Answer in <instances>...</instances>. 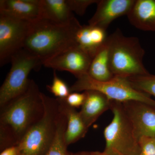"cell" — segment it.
<instances>
[{
  "mask_svg": "<svg viewBox=\"0 0 155 155\" xmlns=\"http://www.w3.org/2000/svg\"><path fill=\"white\" fill-rule=\"evenodd\" d=\"M41 93L30 79L27 88L0 108V151L19 144L31 127L41 118L44 107Z\"/></svg>",
  "mask_w": 155,
  "mask_h": 155,
  "instance_id": "6da1fadb",
  "label": "cell"
},
{
  "mask_svg": "<svg viewBox=\"0 0 155 155\" xmlns=\"http://www.w3.org/2000/svg\"><path fill=\"white\" fill-rule=\"evenodd\" d=\"M81 25L76 18L58 23L42 18L31 21L23 48L44 63L76 45L75 36Z\"/></svg>",
  "mask_w": 155,
  "mask_h": 155,
  "instance_id": "7a4b0ae2",
  "label": "cell"
},
{
  "mask_svg": "<svg viewBox=\"0 0 155 155\" xmlns=\"http://www.w3.org/2000/svg\"><path fill=\"white\" fill-rule=\"evenodd\" d=\"M109 65L114 76L127 78L150 74L143 65L144 49L138 38L125 36L120 29L108 36Z\"/></svg>",
  "mask_w": 155,
  "mask_h": 155,
  "instance_id": "3957f363",
  "label": "cell"
},
{
  "mask_svg": "<svg viewBox=\"0 0 155 155\" xmlns=\"http://www.w3.org/2000/svg\"><path fill=\"white\" fill-rule=\"evenodd\" d=\"M43 115L27 132L17 147V155H45L52 144L60 114L57 98L41 93Z\"/></svg>",
  "mask_w": 155,
  "mask_h": 155,
  "instance_id": "277c9868",
  "label": "cell"
},
{
  "mask_svg": "<svg viewBox=\"0 0 155 155\" xmlns=\"http://www.w3.org/2000/svg\"><path fill=\"white\" fill-rule=\"evenodd\" d=\"M113 118L104 128V151L111 155H140V140L123 109L122 103L111 101Z\"/></svg>",
  "mask_w": 155,
  "mask_h": 155,
  "instance_id": "5b68a950",
  "label": "cell"
},
{
  "mask_svg": "<svg viewBox=\"0 0 155 155\" xmlns=\"http://www.w3.org/2000/svg\"><path fill=\"white\" fill-rule=\"evenodd\" d=\"M70 90L71 93L96 91L104 94L111 101L121 103L139 101L155 106V100L150 95L135 89L127 78L119 76H114L108 81H100L85 74L77 78L70 87Z\"/></svg>",
  "mask_w": 155,
  "mask_h": 155,
  "instance_id": "8992f818",
  "label": "cell"
},
{
  "mask_svg": "<svg viewBox=\"0 0 155 155\" xmlns=\"http://www.w3.org/2000/svg\"><path fill=\"white\" fill-rule=\"evenodd\" d=\"M11 62V69L0 88V108L25 91L30 72L43 65L37 57L24 48L13 55Z\"/></svg>",
  "mask_w": 155,
  "mask_h": 155,
  "instance_id": "52a82bcc",
  "label": "cell"
},
{
  "mask_svg": "<svg viewBox=\"0 0 155 155\" xmlns=\"http://www.w3.org/2000/svg\"><path fill=\"white\" fill-rule=\"evenodd\" d=\"M31 21L0 14V65L11 62V57L23 48Z\"/></svg>",
  "mask_w": 155,
  "mask_h": 155,
  "instance_id": "ba28073f",
  "label": "cell"
},
{
  "mask_svg": "<svg viewBox=\"0 0 155 155\" xmlns=\"http://www.w3.org/2000/svg\"><path fill=\"white\" fill-rule=\"evenodd\" d=\"M122 104L139 139L143 137L155 138V106L136 101Z\"/></svg>",
  "mask_w": 155,
  "mask_h": 155,
  "instance_id": "9c48e42d",
  "label": "cell"
},
{
  "mask_svg": "<svg viewBox=\"0 0 155 155\" xmlns=\"http://www.w3.org/2000/svg\"><path fill=\"white\" fill-rule=\"evenodd\" d=\"M92 60L76 45L45 61L43 65L54 70L69 72L78 78L87 74Z\"/></svg>",
  "mask_w": 155,
  "mask_h": 155,
  "instance_id": "30bf717a",
  "label": "cell"
},
{
  "mask_svg": "<svg viewBox=\"0 0 155 155\" xmlns=\"http://www.w3.org/2000/svg\"><path fill=\"white\" fill-rule=\"evenodd\" d=\"M134 2V0H99L96 11L89 20V25L107 30L114 20L127 15Z\"/></svg>",
  "mask_w": 155,
  "mask_h": 155,
  "instance_id": "8fae6325",
  "label": "cell"
},
{
  "mask_svg": "<svg viewBox=\"0 0 155 155\" xmlns=\"http://www.w3.org/2000/svg\"><path fill=\"white\" fill-rule=\"evenodd\" d=\"M106 30L96 25H81L76 34V45L93 59L105 44L108 38Z\"/></svg>",
  "mask_w": 155,
  "mask_h": 155,
  "instance_id": "7c38bea8",
  "label": "cell"
},
{
  "mask_svg": "<svg viewBox=\"0 0 155 155\" xmlns=\"http://www.w3.org/2000/svg\"><path fill=\"white\" fill-rule=\"evenodd\" d=\"M84 92L85 99L79 113L88 129L102 114L110 109L111 100L96 91Z\"/></svg>",
  "mask_w": 155,
  "mask_h": 155,
  "instance_id": "4fadbf2b",
  "label": "cell"
},
{
  "mask_svg": "<svg viewBox=\"0 0 155 155\" xmlns=\"http://www.w3.org/2000/svg\"><path fill=\"white\" fill-rule=\"evenodd\" d=\"M127 16L135 28L155 31V0H134Z\"/></svg>",
  "mask_w": 155,
  "mask_h": 155,
  "instance_id": "5bb4252c",
  "label": "cell"
},
{
  "mask_svg": "<svg viewBox=\"0 0 155 155\" xmlns=\"http://www.w3.org/2000/svg\"><path fill=\"white\" fill-rule=\"evenodd\" d=\"M41 0H1L0 14L32 21L40 17Z\"/></svg>",
  "mask_w": 155,
  "mask_h": 155,
  "instance_id": "9a60e30c",
  "label": "cell"
},
{
  "mask_svg": "<svg viewBox=\"0 0 155 155\" xmlns=\"http://www.w3.org/2000/svg\"><path fill=\"white\" fill-rule=\"evenodd\" d=\"M57 98L60 110L67 118L65 139L67 146H69L84 137L88 129L84 124L79 112L68 104L64 99Z\"/></svg>",
  "mask_w": 155,
  "mask_h": 155,
  "instance_id": "2e32d148",
  "label": "cell"
},
{
  "mask_svg": "<svg viewBox=\"0 0 155 155\" xmlns=\"http://www.w3.org/2000/svg\"><path fill=\"white\" fill-rule=\"evenodd\" d=\"M40 18L58 23H67L75 19L67 0H41Z\"/></svg>",
  "mask_w": 155,
  "mask_h": 155,
  "instance_id": "e0dca14e",
  "label": "cell"
},
{
  "mask_svg": "<svg viewBox=\"0 0 155 155\" xmlns=\"http://www.w3.org/2000/svg\"><path fill=\"white\" fill-rule=\"evenodd\" d=\"M87 74L95 80L107 81L114 77L109 65V48L107 41L92 60Z\"/></svg>",
  "mask_w": 155,
  "mask_h": 155,
  "instance_id": "ac0fdd59",
  "label": "cell"
},
{
  "mask_svg": "<svg viewBox=\"0 0 155 155\" xmlns=\"http://www.w3.org/2000/svg\"><path fill=\"white\" fill-rule=\"evenodd\" d=\"M67 127V118L60 110L55 135L49 149L45 155H70L65 139Z\"/></svg>",
  "mask_w": 155,
  "mask_h": 155,
  "instance_id": "d6986e66",
  "label": "cell"
},
{
  "mask_svg": "<svg viewBox=\"0 0 155 155\" xmlns=\"http://www.w3.org/2000/svg\"><path fill=\"white\" fill-rule=\"evenodd\" d=\"M127 78L135 89L155 97V75L149 74Z\"/></svg>",
  "mask_w": 155,
  "mask_h": 155,
  "instance_id": "ffe728a7",
  "label": "cell"
},
{
  "mask_svg": "<svg viewBox=\"0 0 155 155\" xmlns=\"http://www.w3.org/2000/svg\"><path fill=\"white\" fill-rule=\"evenodd\" d=\"M53 82L51 85H47V88L58 98H66L70 94V87L65 81L58 77L56 70H54Z\"/></svg>",
  "mask_w": 155,
  "mask_h": 155,
  "instance_id": "44dd1931",
  "label": "cell"
},
{
  "mask_svg": "<svg viewBox=\"0 0 155 155\" xmlns=\"http://www.w3.org/2000/svg\"><path fill=\"white\" fill-rule=\"evenodd\" d=\"M99 0H67V3L72 12L83 16L87 9L94 4H97Z\"/></svg>",
  "mask_w": 155,
  "mask_h": 155,
  "instance_id": "7402d4cb",
  "label": "cell"
},
{
  "mask_svg": "<svg viewBox=\"0 0 155 155\" xmlns=\"http://www.w3.org/2000/svg\"><path fill=\"white\" fill-rule=\"evenodd\" d=\"M66 102L71 107L75 108L81 107L85 99V94L84 92H71L66 98H64Z\"/></svg>",
  "mask_w": 155,
  "mask_h": 155,
  "instance_id": "603a6c76",
  "label": "cell"
},
{
  "mask_svg": "<svg viewBox=\"0 0 155 155\" xmlns=\"http://www.w3.org/2000/svg\"><path fill=\"white\" fill-rule=\"evenodd\" d=\"M140 142L141 149L140 155H155V138L142 137Z\"/></svg>",
  "mask_w": 155,
  "mask_h": 155,
  "instance_id": "cb8c5ba5",
  "label": "cell"
},
{
  "mask_svg": "<svg viewBox=\"0 0 155 155\" xmlns=\"http://www.w3.org/2000/svg\"><path fill=\"white\" fill-rule=\"evenodd\" d=\"M17 147L12 146L6 148L1 151L0 155H17Z\"/></svg>",
  "mask_w": 155,
  "mask_h": 155,
  "instance_id": "d4e9b609",
  "label": "cell"
},
{
  "mask_svg": "<svg viewBox=\"0 0 155 155\" xmlns=\"http://www.w3.org/2000/svg\"><path fill=\"white\" fill-rule=\"evenodd\" d=\"M99 153L98 151H84L75 153L70 152V155H97Z\"/></svg>",
  "mask_w": 155,
  "mask_h": 155,
  "instance_id": "484cf974",
  "label": "cell"
},
{
  "mask_svg": "<svg viewBox=\"0 0 155 155\" xmlns=\"http://www.w3.org/2000/svg\"><path fill=\"white\" fill-rule=\"evenodd\" d=\"M97 155H111L110 154L108 153H106L104 151L103 152H100Z\"/></svg>",
  "mask_w": 155,
  "mask_h": 155,
  "instance_id": "4316f807",
  "label": "cell"
}]
</instances>
